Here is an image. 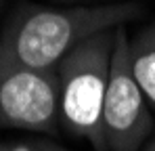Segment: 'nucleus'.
<instances>
[{
    "label": "nucleus",
    "mask_w": 155,
    "mask_h": 151,
    "mask_svg": "<svg viewBox=\"0 0 155 151\" xmlns=\"http://www.w3.org/2000/svg\"><path fill=\"white\" fill-rule=\"evenodd\" d=\"M140 2L82 6H17L0 32V52L36 69H54L84 40L140 17Z\"/></svg>",
    "instance_id": "1"
},
{
    "label": "nucleus",
    "mask_w": 155,
    "mask_h": 151,
    "mask_svg": "<svg viewBox=\"0 0 155 151\" xmlns=\"http://www.w3.org/2000/svg\"><path fill=\"white\" fill-rule=\"evenodd\" d=\"M115 32L109 29L84 40L57 65L61 126L78 139H86L94 151H109L103 132V103Z\"/></svg>",
    "instance_id": "2"
},
{
    "label": "nucleus",
    "mask_w": 155,
    "mask_h": 151,
    "mask_svg": "<svg viewBox=\"0 0 155 151\" xmlns=\"http://www.w3.org/2000/svg\"><path fill=\"white\" fill-rule=\"evenodd\" d=\"M153 130V116L130 67L126 27L115 32L109 82L103 103V132L109 151H140Z\"/></svg>",
    "instance_id": "3"
},
{
    "label": "nucleus",
    "mask_w": 155,
    "mask_h": 151,
    "mask_svg": "<svg viewBox=\"0 0 155 151\" xmlns=\"http://www.w3.org/2000/svg\"><path fill=\"white\" fill-rule=\"evenodd\" d=\"M59 126L57 67H27L0 52V128L54 134Z\"/></svg>",
    "instance_id": "4"
},
{
    "label": "nucleus",
    "mask_w": 155,
    "mask_h": 151,
    "mask_svg": "<svg viewBox=\"0 0 155 151\" xmlns=\"http://www.w3.org/2000/svg\"><path fill=\"white\" fill-rule=\"evenodd\" d=\"M130 67L147 103L155 109V21L130 40Z\"/></svg>",
    "instance_id": "5"
},
{
    "label": "nucleus",
    "mask_w": 155,
    "mask_h": 151,
    "mask_svg": "<svg viewBox=\"0 0 155 151\" xmlns=\"http://www.w3.org/2000/svg\"><path fill=\"white\" fill-rule=\"evenodd\" d=\"M42 141H0V151H38Z\"/></svg>",
    "instance_id": "6"
},
{
    "label": "nucleus",
    "mask_w": 155,
    "mask_h": 151,
    "mask_svg": "<svg viewBox=\"0 0 155 151\" xmlns=\"http://www.w3.org/2000/svg\"><path fill=\"white\" fill-rule=\"evenodd\" d=\"M38 151H69V149H65V147H61V145H54V143H46V141H42L40 147H38Z\"/></svg>",
    "instance_id": "7"
},
{
    "label": "nucleus",
    "mask_w": 155,
    "mask_h": 151,
    "mask_svg": "<svg viewBox=\"0 0 155 151\" xmlns=\"http://www.w3.org/2000/svg\"><path fill=\"white\" fill-rule=\"evenodd\" d=\"M140 151H155V139L147 141V143H145V147H143Z\"/></svg>",
    "instance_id": "8"
},
{
    "label": "nucleus",
    "mask_w": 155,
    "mask_h": 151,
    "mask_svg": "<svg viewBox=\"0 0 155 151\" xmlns=\"http://www.w3.org/2000/svg\"><path fill=\"white\" fill-rule=\"evenodd\" d=\"M54 2H61V4H76V2H86V0H54Z\"/></svg>",
    "instance_id": "9"
}]
</instances>
